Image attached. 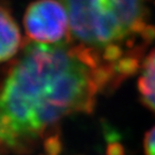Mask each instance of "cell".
Wrapping results in <instances>:
<instances>
[{
  "instance_id": "cell-1",
  "label": "cell",
  "mask_w": 155,
  "mask_h": 155,
  "mask_svg": "<svg viewBox=\"0 0 155 155\" xmlns=\"http://www.w3.org/2000/svg\"><path fill=\"white\" fill-rule=\"evenodd\" d=\"M113 73L84 45L29 43L2 86V153H30L66 118L91 113Z\"/></svg>"
},
{
  "instance_id": "cell-2",
  "label": "cell",
  "mask_w": 155,
  "mask_h": 155,
  "mask_svg": "<svg viewBox=\"0 0 155 155\" xmlns=\"http://www.w3.org/2000/svg\"><path fill=\"white\" fill-rule=\"evenodd\" d=\"M74 39L91 48L117 46L144 28L143 0H61Z\"/></svg>"
},
{
  "instance_id": "cell-3",
  "label": "cell",
  "mask_w": 155,
  "mask_h": 155,
  "mask_svg": "<svg viewBox=\"0 0 155 155\" xmlns=\"http://www.w3.org/2000/svg\"><path fill=\"white\" fill-rule=\"evenodd\" d=\"M23 23L27 36L35 42H64L70 32L67 9L58 0L32 2L26 8Z\"/></svg>"
},
{
  "instance_id": "cell-4",
  "label": "cell",
  "mask_w": 155,
  "mask_h": 155,
  "mask_svg": "<svg viewBox=\"0 0 155 155\" xmlns=\"http://www.w3.org/2000/svg\"><path fill=\"white\" fill-rule=\"evenodd\" d=\"M1 20V51L0 58L2 61L10 60L16 54L20 46L21 38L16 22L5 7H1L0 12Z\"/></svg>"
},
{
  "instance_id": "cell-5",
  "label": "cell",
  "mask_w": 155,
  "mask_h": 155,
  "mask_svg": "<svg viewBox=\"0 0 155 155\" xmlns=\"http://www.w3.org/2000/svg\"><path fill=\"white\" fill-rule=\"evenodd\" d=\"M138 90L143 103L155 112V49L145 60L139 77Z\"/></svg>"
},
{
  "instance_id": "cell-6",
  "label": "cell",
  "mask_w": 155,
  "mask_h": 155,
  "mask_svg": "<svg viewBox=\"0 0 155 155\" xmlns=\"http://www.w3.org/2000/svg\"><path fill=\"white\" fill-rule=\"evenodd\" d=\"M144 151L145 155H155V126L145 134Z\"/></svg>"
}]
</instances>
